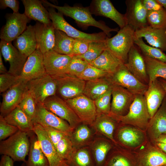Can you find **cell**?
Listing matches in <instances>:
<instances>
[{
	"label": "cell",
	"mask_w": 166,
	"mask_h": 166,
	"mask_svg": "<svg viewBox=\"0 0 166 166\" xmlns=\"http://www.w3.org/2000/svg\"><path fill=\"white\" fill-rule=\"evenodd\" d=\"M42 126L46 132L55 147L59 140L65 135H66L60 131L53 127L45 125Z\"/></svg>",
	"instance_id": "52"
},
{
	"label": "cell",
	"mask_w": 166,
	"mask_h": 166,
	"mask_svg": "<svg viewBox=\"0 0 166 166\" xmlns=\"http://www.w3.org/2000/svg\"><path fill=\"white\" fill-rule=\"evenodd\" d=\"M113 152L107 157V166H137L133 153L117 144Z\"/></svg>",
	"instance_id": "31"
},
{
	"label": "cell",
	"mask_w": 166,
	"mask_h": 166,
	"mask_svg": "<svg viewBox=\"0 0 166 166\" xmlns=\"http://www.w3.org/2000/svg\"><path fill=\"white\" fill-rule=\"evenodd\" d=\"M113 144H114L110 140L105 139H101L94 142L92 149L95 166L105 165L107 155L113 147Z\"/></svg>",
	"instance_id": "36"
},
{
	"label": "cell",
	"mask_w": 166,
	"mask_h": 166,
	"mask_svg": "<svg viewBox=\"0 0 166 166\" xmlns=\"http://www.w3.org/2000/svg\"><path fill=\"white\" fill-rule=\"evenodd\" d=\"M34 26L37 49L43 54L52 50L54 45L55 28L52 22L46 24L37 22Z\"/></svg>",
	"instance_id": "24"
},
{
	"label": "cell",
	"mask_w": 166,
	"mask_h": 166,
	"mask_svg": "<svg viewBox=\"0 0 166 166\" xmlns=\"http://www.w3.org/2000/svg\"><path fill=\"white\" fill-rule=\"evenodd\" d=\"M14 46L23 55L28 57L37 49L34 26L29 25L14 42Z\"/></svg>",
	"instance_id": "28"
},
{
	"label": "cell",
	"mask_w": 166,
	"mask_h": 166,
	"mask_svg": "<svg viewBox=\"0 0 166 166\" xmlns=\"http://www.w3.org/2000/svg\"><path fill=\"white\" fill-rule=\"evenodd\" d=\"M113 83L121 86L134 94L144 95L148 85L138 80L127 69L124 64L109 76Z\"/></svg>",
	"instance_id": "13"
},
{
	"label": "cell",
	"mask_w": 166,
	"mask_h": 166,
	"mask_svg": "<svg viewBox=\"0 0 166 166\" xmlns=\"http://www.w3.org/2000/svg\"><path fill=\"white\" fill-rule=\"evenodd\" d=\"M106 39L102 41L90 42L88 49L85 53L75 56L89 64L97 59L107 48Z\"/></svg>",
	"instance_id": "41"
},
{
	"label": "cell",
	"mask_w": 166,
	"mask_h": 166,
	"mask_svg": "<svg viewBox=\"0 0 166 166\" xmlns=\"http://www.w3.org/2000/svg\"><path fill=\"white\" fill-rule=\"evenodd\" d=\"M149 26L156 28L166 29V10L164 8L156 11H148Z\"/></svg>",
	"instance_id": "44"
},
{
	"label": "cell",
	"mask_w": 166,
	"mask_h": 166,
	"mask_svg": "<svg viewBox=\"0 0 166 166\" xmlns=\"http://www.w3.org/2000/svg\"><path fill=\"white\" fill-rule=\"evenodd\" d=\"M65 101L83 124L92 126L97 116L94 101L84 94Z\"/></svg>",
	"instance_id": "9"
},
{
	"label": "cell",
	"mask_w": 166,
	"mask_h": 166,
	"mask_svg": "<svg viewBox=\"0 0 166 166\" xmlns=\"http://www.w3.org/2000/svg\"><path fill=\"white\" fill-rule=\"evenodd\" d=\"M92 14L109 18L122 28L127 25L125 14L119 12L109 0H94L89 6Z\"/></svg>",
	"instance_id": "22"
},
{
	"label": "cell",
	"mask_w": 166,
	"mask_h": 166,
	"mask_svg": "<svg viewBox=\"0 0 166 166\" xmlns=\"http://www.w3.org/2000/svg\"><path fill=\"white\" fill-rule=\"evenodd\" d=\"M158 147L166 153V144L157 142H152Z\"/></svg>",
	"instance_id": "57"
},
{
	"label": "cell",
	"mask_w": 166,
	"mask_h": 166,
	"mask_svg": "<svg viewBox=\"0 0 166 166\" xmlns=\"http://www.w3.org/2000/svg\"><path fill=\"white\" fill-rule=\"evenodd\" d=\"M112 88L94 100L97 115H108L110 114Z\"/></svg>",
	"instance_id": "46"
},
{
	"label": "cell",
	"mask_w": 166,
	"mask_h": 166,
	"mask_svg": "<svg viewBox=\"0 0 166 166\" xmlns=\"http://www.w3.org/2000/svg\"><path fill=\"white\" fill-rule=\"evenodd\" d=\"M134 44L138 46L143 55L166 63V54L160 49L148 45L142 38L135 37Z\"/></svg>",
	"instance_id": "42"
},
{
	"label": "cell",
	"mask_w": 166,
	"mask_h": 166,
	"mask_svg": "<svg viewBox=\"0 0 166 166\" xmlns=\"http://www.w3.org/2000/svg\"><path fill=\"white\" fill-rule=\"evenodd\" d=\"M124 63L108 49L89 64L111 75Z\"/></svg>",
	"instance_id": "32"
},
{
	"label": "cell",
	"mask_w": 166,
	"mask_h": 166,
	"mask_svg": "<svg viewBox=\"0 0 166 166\" xmlns=\"http://www.w3.org/2000/svg\"><path fill=\"white\" fill-rule=\"evenodd\" d=\"M21 81L20 76H15L8 72L0 74V93H4Z\"/></svg>",
	"instance_id": "49"
},
{
	"label": "cell",
	"mask_w": 166,
	"mask_h": 166,
	"mask_svg": "<svg viewBox=\"0 0 166 166\" xmlns=\"http://www.w3.org/2000/svg\"><path fill=\"white\" fill-rule=\"evenodd\" d=\"M41 1L46 7L53 8L63 15L72 18L78 26L83 28L87 29L89 26L99 28L106 34L108 38H110L111 32H117L119 30L118 28H111L107 26L104 22L96 20L92 16L89 6H60L51 3L46 0H42Z\"/></svg>",
	"instance_id": "1"
},
{
	"label": "cell",
	"mask_w": 166,
	"mask_h": 166,
	"mask_svg": "<svg viewBox=\"0 0 166 166\" xmlns=\"http://www.w3.org/2000/svg\"><path fill=\"white\" fill-rule=\"evenodd\" d=\"M109 76L87 81L83 94L94 101L105 93L112 88L113 85Z\"/></svg>",
	"instance_id": "33"
},
{
	"label": "cell",
	"mask_w": 166,
	"mask_h": 166,
	"mask_svg": "<svg viewBox=\"0 0 166 166\" xmlns=\"http://www.w3.org/2000/svg\"><path fill=\"white\" fill-rule=\"evenodd\" d=\"M71 166H95L93 158L88 149L81 148L73 152L69 160L66 161Z\"/></svg>",
	"instance_id": "40"
},
{
	"label": "cell",
	"mask_w": 166,
	"mask_h": 166,
	"mask_svg": "<svg viewBox=\"0 0 166 166\" xmlns=\"http://www.w3.org/2000/svg\"><path fill=\"white\" fill-rule=\"evenodd\" d=\"M33 123V131L37 136L41 149L49 162V166H64L66 161L58 155L47 133L40 124Z\"/></svg>",
	"instance_id": "17"
},
{
	"label": "cell",
	"mask_w": 166,
	"mask_h": 166,
	"mask_svg": "<svg viewBox=\"0 0 166 166\" xmlns=\"http://www.w3.org/2000/svg\"><path fill=\"white\" fill-rule=\"evenodd\" d=\"M75 39L64 32L55 29L54 45L52 50L61 54L73 55Z\"/></svg>",
	"instance_id": "37"
},
{
	"label": "cell",
	"mask_w": 166,
	"mask_h": 166,
	"mask_svg": "<svg viewBox=\"0 0 166 166\" xmlns=\"http://www.w3.org/2000/svg\"><path fill=\"white\" fill-rule=\"evenodd\" d=\"M1 53L0 51V74L5 73L8 72L3 63Z\"/></svg>",
	"instance_id": "56"
},
{
	"label": "cell",
	"mask_w": 166,
	"mask_h": 166,
	"mask_svg": "<svg viewBox=\"0 0 166 166\" xmlns=\"http://www.w3.org/2000/svg\"><path fill=\"white\" fill-rule=\"evenodd\" d=\"M143 55L149 78L148 84L159 78L166 80V63Z\"/></svg>",
	"instance_id": "38"
},
{
	"label": "cell",
	"mask_w": 166,
	"mask_h": 166,
	"mask_svg": "<svg viewBox=\"0 0 166 166\" xmlns=\"http://www.w3.org/2000/svg\"><path fill=\"white\" fill-rule=\"evenodd\" d=\"M5 17L6 23L1 29L0 38L1 40L11 42L24 31L31 20L24 13L19 12L7 14Z\"/></svg>",
	"instance_id": "8"
},
{
	"label": "cell",
	"mask_w": 166,
	"mask_h": 166,
	"mask_svg": "<svg viewBox=\"0 0 166 166\" xmlns=\"http://www.w3.org/2000/svg\"><path fill=\"white\" fill-rule=\"evenodd\" d=\"M27 82L21 81L3 93L0 115L4 117L18 106L28 90Z\"/></svg>",
	"instance_id": "19"
},
{
	"label": "cell",
	"mask_w": 166,
	"mask_h": 166,
	"mask_svg": "<svg viewBox=\"0 0 166 166\" xmlns=\"http://www.w3.org/2000/svg\"><path fill=\"white\" fill-rule=\"evenodd\" d=\"M43 105L46 109L67 121L73 129L81 122L65 101L56 95L48 98Z\"/></svg>",
	"instance_id": "11"
},
{
	"label": "cell",
	"mask_w": 166,
	"mask_h": 166,
	"mask_svg": "<svg viewBox=\"0 0 166 166\" xmlns=\"http://www.w3.org/2000/svg\"><path fill=\"white\" fill-rule=\"evenodd\" d=\"M64 166H71L70 165H69L68 164H66Z\"/></svg>",
	"instance_id": "62"
},
{
	"label": "cell",
	"mask_w": 166,
	"mask_h": 166,
	"mask_svg": "<svg viewBox=\"0 0 166 166\" xmlns=\"http://www.w3.org/2000/svg\"><path fill=\"white\" fill-rule=\"evenodd\" d=\"M92 136V132L87 125L83 124L75 128L69 136L73 147L83 146Z\"/></svg>",
	"instance_id": "39"
},
{
	"label": "cell",
	"mask_w": 166,
	"mask_h": 166,
	"mask_svg": "<svg viewBox=\"0 0 166 166\" xmlns=\"http://www.w3.org/2000/svg\"><path fill=\"white\" fill-rule=\"evenodd\" d=\"M26 166V164L25 162H23L22 164L20 166Z\"/></svg>",
	"instance_id": "61"
},
{
	"label": "cell",
	"mask_w": 166,
	"mask_h": 166,
	"mask_svg": "<svg viewBox=\"0 0 166 166\" xmlns=\"http://www.w3.org/2000/svg\"><path fill=\"white\" fill-rule=\"evenodd\" d=\"M43 54L37 49L29 56L19 76L21 81L27 82L46 74Z\"/></svg>",
	"instance_id": "21"
},
{
	"label": "cell",
	"mask_w": 166,
	"mask_h": 166,
	"mask_svg": "<svg viewBox=\"0 0 166 166\" xmlns=\"http://www.w3.org/2000/svg\"><path fill=\"white\" fill-rule=\"evenodd\" d=\"M53 77L57 83V92L64 100L72 99L83 94L85 81L67 75Z\"/></svg>",
	"instance_id": "12"
},
{
	"label": "cell",
	"mask_w": 166,
	"mask_h": 166,
	"mask_svg": "<svg viewBox=\"0 0 166 166\" xmlns=\"http://www.w3.org/2000/svg\"><path fill=\"white\" fill-rule=\"evenodd\" d=\"M148 85V88L144 95L151 118L161 106L166 93L157 79Z\"/></svg>",
	"instance_id": "26"
},
{
	"label": "cell",
	"mask_w": 166,
	"mask_h": 166,
	"mask_svg": "<svg viewBox=\"0 0 166 166\" xmlns=\"http://www.w3.org/2000/svg\"><path fill=\"white\" fill-rule=\"evenodd\" d=\"M137 38H144L152 47L166 51V29L153 28L149 26L135 31Z\"/></svg>",
	"instance_id": "27"
},
{
	"label": "cell",
	"mask_w": 166,
	"mask_h": 166,
	"mask_svg": "<svg viewBox=\"0 0 166 166\" xmlns=\"http://www.w3.org/2000/svg\"><path fill=\"white\" fill-rule=\"evenodd\" d=\"M136 96L123 87L113 84L111 111L108 115L124 116L127 114Z\"/></svg>",
	"instance_id": "14"
},
{
	"label": "cell",
	"mask_w": 166,
	"mask_h": 166,
	"mask_svg": "<svg viewBox=\"0 0 166 166\" xmlns=\"http://www.w3.org/2000/svg\"><path fill=\"white\" fill-rule=\"evenodd\" d=\"M111 74L89 64L84 71L77 77L85 81H90L108 77Z\"/></svg>",
	"instance_id": "47"
},
{
	"label": "cell",
	"mask_w": 166,
	"mask_h": 166,
	"mask_svg": "<svg viewBox=\"0 0 166 166\" xmlns=\"http://www.w3.org/2000/svg\"><path fill=\"white\" fill-rule=\"evenodd\" d=\"M55 148L59 156L66 161L69 159L74 149L69 136L65 135L57 143Z\"/></svg>",
	"instance_id": "45"
},
{
	"label": "cell",
	"mask_w": 166,
	"mask_h": 166,
	"mask_svg": "<svg viewBox=\"0 0 166 166\" xmlns=\"http://www.w3.org/2000/svg\"><path fill=\"white\" fill-rule=\"evenodd\" d=\"M28 90L34 97L37 104H43L48 98L56 95L57 85L51 76L45 75L27 82Z\"/></svg>",
	"instance_id": "10"
},
{
	"label": "cell",
	"mask_w": 166,
	"mask_h": 166,
	"mask_svg": "<svg viewBox=\"0 0 166 166\" xmlns=\"http://www.w3.org/2000/svg\"><path fill=\"white\" fill-rule=\"evenodd\" d=\"M149 140L154 142L166 134V96L157 111L150 119L146 131Z\"/></svg>",
	"instance_id": "25"
},
{
	"label": "cell",
	"mask_w": 166,
	"mask_h": 166,
	"mask_svg": "<svg viewBox=\"0 0 166 166\" xmlns=\"http://www.w3.org/2000/svg\"><path fill=\"white\" fill-rule=\"evenodd\" d=\"M0 49L5 61L10 64L8 72L15 76H19L28 57L22 54L11 42L1 40Z\"/></svg>",
	"instance_id": "18"
},
{
	"label": "cell",
	"mask_w": 166,
	"mask_h": 166,
	"mask_svg": "<svg viewBox=\"0 0 166 166\" xmlns=\"http://www.w3.org/2000/svg\"><path fill=\"white\" fill-rule=\"evenodd\" d=\"M30 146L26 166H49L48 160L42 152L37 137L33 131L27 134Z\"/></svg>",
	"instance_id": "30"
},
{
	"label": "cell",
	"mask_w": 166,
	"mask_h": 166,
	"mask_svg": "<svg viewBox=\"0 0 166 166\" xmlns=\"http://www.w3.org/2000/svg\"><path fill=\"white\" fill-rule=\"evenodd\" d=\"M154 142H159L166 144V134H164L160 135Z\"/></svg>",
	"instance_id": "58"
},
{
	"label": "cell",
	"mask_w": 166,
	"mask_h": 166,
	"mask_svg": "<svg viewBox=\"0 0 166 166\" xmlns=\"http://www.w3.org/2000/svg\"><path fill=\"white\" fill-rule=\"evenodd\" d=\"M50 19L56 29L61 30L68 36L74 39H82L90 41H102L108 38L103 32L93 34H88L81 32L73 27L64 19L63 15L55 11L52 7H46Z\"/></svg>",
	"instance_id": "6"
},
{
	"label": "cell",
	"mask_w": 166,
	"mask_h": 166,
	"mask_svg": "<svg viewBox=\"0 0 166 166\" xmlns=\"http://www.w3.org/2000/svg\"><path fill=\"white\" fill-rule=\"evenodd\" d=\"M157 79L160 81L166 93V80L161 78H158Z\"/></svg>",
	"instance_id": "59"
},
{
	"label": "cell",
	"mask_w": 166,
	"mask_h": 166,
	"mask_svg": "<svg viewBox=\"0 0 166 166\" xmlns=\"http://www.w3.org/2000/svg\"><path fill=\"white\" fill-rule=\"evenodd\" d=\"M90 42L82 39H75L73 46V56L81 55L85 53L88 49Z\"/></svg>",
	"instance_id": "51"
},
{
	"label": "cell",
	"mask_w": 166,
	"mask_h": 166,
	"mask_svg": "<svg viewBox=\"0 0 166 166\" xmlns=\"http://www.w3.org/2000/svg\"><path fill=\"white\" fill-rule=\"evenodd\" d=\"M108 115L118 123L130 125L146 132L151 119L145 97L141 94L136 95L126 115Z\"/></svg>",
	"instance_id": "2"
},
{
	"label": "cell",
	"mask_w": 166,
	"mask_h": 166,
	"mask_svg": "<svg viewBox=\"0 0 166 166\" xmlns=\"http://www.w3.org/2000/svg\"><path fill=\"white\" fill-rule=\"evenodd\" d=\"M30 142L28 134L19 130L0 143V154L6 155L14 161L25 162L28 155Z\"/></svg>",
	"instance_id": "3"
},
{
	"label": "cell",
	"mask_w": 166,
	"mask_h": 166,
	"mask_svg": "<svg viewBox=\"0 0 166 166\" xmlns=\"http://www.w3.org/2000/svg\"><path fill=\"white\" fill-rule=\"evenodd\" d=\"M73 56L61 54L53 50L43 54L46 73L53 77L66 75L68 67Z\"/></svg>",
	"instance_id": "15"
},
{
	"label": "cell",
	"mask_w": 166,
	"mask_h": 166,
	"mask_svg": "<svg viewBox=\"0 0 166 166\" xmlns=\"http://www.w3.org/2000/svg\"><path fill=\"white\" fill-rule=\"evenodd\" d=\"M114 139L117 144L132 152L144 145L149 140L146 132L132 125L118 123Z\"/></svg>",
	"instance_id": "4"
},
{
	"label": "cell",
	"mask_w": 166,
	"mask_h": 166,
	"mask_svg": "<svg viewBox=\"0 0 166 166\" xmlns=\"http://www.w3.org/2000/svg\"><path fill=\"white\" fill-rule=\"evenodd\" d=\"M32 121L41 125L54 128L69 136L74 130L67 121L46 109L42 104H37L36 113Z\"/></svg>",
	"instance_id": "16"
},
{
	"label": "cell",
	"mask_w": 166,
	"mask_h": 166,
	"mask_svg": "<svg viewBox=\"0 0 166 166\" xmlns=\"http://www.w3.org/2000/svg\"><path fill=\"white\" fill-rule=\"evenodd\" d=\"M24 6V14L31 20H34L44 24L52 22L49 13L38 0H22Z\"/></svg>",
	"instance_id": "29"
},
{
	"label": "cell",
	"mask_w": 166,
	"mask_h": 166,
	"mask_svg": "<svg viewBox=\"0 0 166 166\" xmlns=\"http://www.w3.org/2000/svg\"><path fill=\"white\" fill-rule=\"evenodd\" d=\"M166 166V165H163V166Z\"/></svg>",
	"instance_id": "63"
},
{
	"label": "cell",
	"mask_w": 166,
	"mask_h": 166,
	"mask_svg": "<svg viewBox=\"0 0 166 166\" xmlns=\"http://www.w3.org/2000/svg\"><path fill=\"white\" fill-rule=\"evenodd\" d=\"M88 65V63L84 60L73 56L68 67L66 74L77 77Z\"/></svg>",
	"instance_id": "48"
},
{
	"label": "cell",
	"mask_w": 166,
	"mask_h": 166,
	"mask_svg": "<svg viewBox=\"0 0 166 166\" xmlns=\"http://www.w3.org/2000/svg\"><path fill=\"white\" fill-rule=\"evenodd\" d=\"M118 123L108 115H97L92 126L99 133L117 144L114 138V133Z\"/></svg>",
	"instance_id": "35"
},
{
	"label": "cell",
	"mask_w": 166,
	"mask_h": 166,
	"mask_svg": "<svg viewBox=\"0 0 166 166\" xmlns=\"http://www.w3.org/2000/svg\"><path fill=\"white\" fill-rule=\"evenodd\" d=\"M107 166L106 165H104V166Z\"/></svg>",
	"instance_id": "64"
},
{
	"label": "cell",
	"mask_w": 166,
	"mask_h": 166,
	"mask_svg": "<svg viewBox=\"0 0 166 166\" xmlns=\"http://www.w3.org/2000/svg\"><path fill=\"white\" fill-rule=\"evenodd\" d=\"M3 117L8 124L16 127L20 131L27 134L33 131L32 120L18 106Z\"/></svg>",
	"instance_id": "34"
},
{
	"label": "cell",
	"mask_w": 166,
	"mask_h": 166,
	"mask_svg": "<svg viewBox=\"0 0 166 166\" xmlns=\"http://www.w3.org/2000/svg\"><path fill=\"white\" fill-rule=\"evenodd\" d=\"M156 1L166 10V0H156Z\"/></svg>",
	"instance_id": "60"
},
{
	"label": "cell",
	"mask_w": 166,
	"mask_h": 166,
	"mask_svg": "<svg viewBox=\"0 0 166 166\" xmlns=\"http://www.w3.org/2000/svg\"><path fill=\"white\" fill-rule=\"evenodd\" d=\"M143 5L147 11L160 10L163 7L156 0H141Z\"/></svg>",
	"instance_id": "54"
},
{
	"label": "cell",
	"mask_w": 166,
	"mask_h": 166,
	"mask_svg": "<svg viewBox=\"0 0 166 166\" xmlns=\"http://www.w3.org/2000/svg\"><path fill=\"white\" fill-rule=\"evenodd\" d=\"M132 152L137 166L166 165V153L149 140L140 148Z\"/></svg>",
	"instance_id": "7"
},
{
	"label": "cell",
	"mask_w": 166,
	"mask_h": 166,
	"mask_svg": "<svg viewBox=\"0 0 166 166\" xmlns=\"http://www.w3.org/2000/svg\"><path fill=\"white\" fill-rule=\"evenodd\" d=\"M19 130L15 126L8 124L4 117L0 115V140L2 141L13 135Z\"/></svg>",
	"instance_id": "50"
},
{
	"label": "cell",
	"mask_w": 166,
	"mask_h": 166,
	"mask_svg": "<svg viewBox=\"0 0 166 166\" xmlns=\"http://www.w3.org/2000/svg\"><path fill=\"white\" fill-rule=\"evenodd\" d=\"M37 104L34 97L28 90L18 106L32 120L36 113Z\"/></svg>",
	"instance_id": "43"
},
{
	"label": "cell",
	"mask_w": 166,
	"mask_h": 166,
	"mask_svg": "<svg viewBox=\"0 0 166 166\" xmlns=\"http://www.w3.org/2000/svg\"><path fill=\"white\" fill-rule=\"evenodd\" d=\"M124 65L138 80L148 85L149 78L143 56L134 45L129 52L127 61Z\"/></svg>",
	"instance_id": "23"
},
{
	"label": "cell",
	"mask_w": 166,
	"mask_h": 166,
	"mask_svg": "<svg viewBox=\"0 0 166 166\" xmlns=\"http://www.w3.org/2000/svg\"><path fill=\"white\" fill-rule=\"evenodd\" d=\"M14 161L8 156L2 155L0 161V166H14Z\"/></svg>",
	"instance_id": "55"
},
{
	"label": "cell",
	"mask_w": 166,
	"mask_h": 166,
	"mask_svg": "<svg viewBox=\"0 0 166 166\" xmlns=\"http://www.w3.org/2000/svg\"><path fill=\"white\" fill-rule=\"evenodd\" d=\"M117 32L113 37L107 38V47L125 64L127 61L129 52L134 44L135 31L127 25L120 29Z\"/></svg>",
	"instance_id": "5"
},
{
	"label": "cell",
	"mask_w": 166,
	"mask_h": 166,
	"mask_svg": "<svg viewBox=\"0 0 166 166\" xmlns=\"http://www.w3.org/2000/svg\"><path fill=\"white\" fill-rule=\"evenodd\" d=\"M125 15L127 25L136 30L149 26L147 20L148 11L141 0H127Z\"/></svg>",
	"instance_id": "20"
},
{
	"label": "cell",
	"mask_w": 166,
	"mask_h": 166,
	"mask_svg": "<svg viewBox=\"0 0 166 166\" xmlns=\"http://www.w3.org/2000/svg\"><path fill=\"white\" fill-rule=\"evenodd\" d=\"M19 2L17 0H0V8L4 9L9 7L13 11L14 13H19Z\"/></svg>",
	"instance_id": "53"
}]
</instances>
